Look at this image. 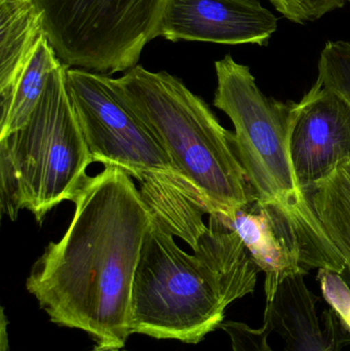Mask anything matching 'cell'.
<instances>
[{"instance_id": "52a82bcc", "label": "cell", "mask_w": 350, "mask_h": 351, "mask_svg": "<svg viewBox=\"0 0 350 351\" xmlns=\"http://www.w3.org/2000/svg\"><path fill=\"white\" fill-rule=\"evenodd\" d=\"M66 82L94 162L121 169L141 185L160 178L185 180L149 130L117 94L113 78L67 67Z\"/></svg>"}, {"instance_id": "ba28073f", "label": "cell", "mask_w": 350, "mask_h": 351, "mask_svg": "<svg viewBox=\"0 0 350 351\" xmlns=\"http://www.w3.org/2000/svg\"><path fill=\"white\" fill-rule=\"evenodd\" d=\"M223 226L244 241L253 262L265 274L266 301L279 285L292 274L310 269L345 270L342 256L322 225L308 222L273 202L252 200L232 214L214 213Z\"/></svg>"}, {"instance_id": "7c38bea8", "label": "cell", "mask_w": 350, "mask_h": 351, "mask_svg": "<svg viewBox=\"0 0 350 351\" xmlns=\"http://www.w3.org/2000/svg\"><path fill=\"white\" fill-rule=\"evenodd\" d=\"M304 276L292 274L279 285L266 301L263 321L283 342V351H334L321 326L318 297L308 289Z\"/></svg>"}, {"instance_id": "9c48e42d", "label": "cell", "mask_w": 350, "mask_h": 351, "mask_svg": "<svg viewBox=\"0 0 350 351\" xmlns=\"http://www.w3.org/2000/svg\"><path fill=\"white\" fill-rule=\"evenodd\" d=\"M290 158L303 191L350 162V103L316 80L298 102Z\"/></svg>"}, {"instance_id": "e0dca14e", "label": "cell", "mask_w": 350, "mask_h": 351, "mask_svg": "<svg viewBox=\"0 0 350 351\" xmlns=\"http://www.w3.org/2000/svg\"><path fill=\"white\" fill-rule=\"evenodd\" d=\"M275 10L296 24L314 22L343 8L350 0H269Z\"/></svg>"}, {"instance_id": "6da1fadb", "label": "cell", "mask_w": 350, "mask_h": 351, "mask_svg": "<svg viewBox=\"0 0 350 351\" xmlns=\"http://www.w3.org/2000/svg\"><path fill=\"white\" fill-rule=\"evenodd\" d=\"M71 202V223L35 262L27 291L53 323L123 348L132 335V291L151 212L133 178L114 167L88 176Z\"/></svg>"}, {"instance_id": "3957f363", "label": "cell", "mask_w": 350, "mask_h": 351, "mask_svg": "<svg viewBox=\"0 0 350 351\" xmlns=\"http://www.w3.org/2000/svg\"><path fill=\"white\" fill-rule=\"evenodd\" d=\"M66 70L64 64L53 70L27 125L0 140L1 210L10 220L28 210L41 224L55 206L71 202L94 162L70 99Z\"/></svg>"}, {"instance_id": "5b68a950", "label": "cell", "mask_w": 350, "mask_h": 351, "mask_svg": "<svg viewBox=\"0 0 350 351\" xmlns=\"http://www.w3.org/2000/svg\"><path fill=\"white\" fill-rule=\"evenodd\" d=\"M227 307L195 257L152 216L134 278L131 334L199 344L220 328Z\"/></svg>"}, {"instance_id": "9a60e30c", "label": "cell", "mask_w": 350, "mask_h": 351, "mask_svg": "<svg viewBox=\"0 0 350 351\" xmlns=\"http://www.w3.org/2000/svg\"><path fill=\"white\" fill-rule=\"evenodd\" d=\"M304 192L327 237L342 256L345 270L340 276L350 286V162Z\"/></svg>"}, {"instance_id": "4fadbf2b", "label": "cell", "mask_w": 350, "mask_h": 351, "mask_svg": "<svg viewBox=\"0 0 350 351\" xmlns=\"http://www.w3.org/2000/svg\"><path fill=\"white\" fill-rule=\"evenodd\" d=\"M45 36L31 0H0V94L10 90Z\"/></svg>"}, {"instance_id": "7a4b0ae2", "label": "cell", "mask_w": 350, "mask_h": 351, "mask_svg": "<svg viewBox=\"0 0 350 351\" xmlns=\"http://www.w3.org/2000/svg\"><path fill=\"white\" fill-rule=\"evenodd\" d=\"M123 102L146 125L181 176L214 213L230 215L255 196L236 156L232 132L182 80L141 65L113 78Z\"/></svg>"}, {"instance_id": "5bb4252c", "label": "cell", "mask_w": 350, "mask_h": 351, "mask_svg": "<svg viewBox=\"0 0 350 351\" xmlns=\"http://www.w3.org/2000/svg\"><path fill=\"white\" fill-rule=\"evenodd\" d=\"M61 64L63 63L49 39L43 36L14 86L0 94V140L22 129L30 121L45 93L49 76Z\"/></svg>"}, {"instance_id": "8fae6325", "label": "cell", "mask_w": 350, "mask_h": 351, "mask_svg": "<svg viewBox=\"0 0 350 351\" xmlns=\"http://www.w3.org/2000/svg\"><path fill=\"white\" fill-rule=\"evenodd\" d=\"M209 224L195 241L192 256L229 306L254 292L260 271L240 235L209 215Z\"/></svg>"}, {"instance_id": "30bf717a", "label": "cell", "mask_w": 350, "mask_h": 351, "mask_svg": "<svg viewBox=\"0 0 350 351\" xmlns=\"http://www.w3.org/2000/svg\"><path fill=\"white\" fill-rule=\"evenodd\" d=\"M277 18L260 0H168L160 36L166 40L266 47Z\"/></svg>"}, {"instance_id": "8992f818", "label": "cell", "mask_w": 350, "mask_h": 351, "mask_svg": "<svg viewBox=\"0 0 350 351\" xmlns=\"http://www.w3.org/2000/svg\"><path fill=\"white\" fill-rule=\"evenodd\" d=\"M60 61L110 76L138 65L160 36L168 0H31Z\"/></svg>"}, {"instance_id": "7402d4cb", "label": "cell", "mask_w": 350, "mask_h": 351, "mask_svg": "<svg viewBox=\"0 0 350 351\" xmlns=\"http://www.w3.org/2000/svg\"><path fill=\"white\" fill-rule=\"evenodd\" d=\"M347 287H349V288L350 289V286H347Z\"/></svg>"}, {"instance_id": "2e32d148", "label": "cell", "mask_w": 350, "mask_h": 351, "mask_svg": "<svg viewBox=\"0 0 350 351\" xmlns=\"http://www.w3.org/2000/svg\"><path fill=\"white\" fill-rule=\"evenodd\" d=\"M318 80L350 103V41H328L318 60Z\"/></svg>"}, {"instance_id": "277c9868", "label": "cell", "mask_w": 350, "mask_h": 351, "mask_svg": "<svg viewBox=\"0 0 350 351\" xmlns=\"http://www.w3.org/2000/svg\"><path fill=\"white\" fill-rule=\"evenodd\" d=\"M215 69L214 106L234 123L232 143L255 194L303 220L318 221L290 158V134L298 102L284 103L265 96L250 68L230 55L216 61Z\"/></svg>"}, {"instance_id": "ac0fdd59", "label": "cell", "mask_w": 350, "mask_h": 351, "mask_svg": "<svg viewBox=\"0 0 350 351\" xmlns=\"http://www.w3.org/2000/svg\"><path fill=\"white\" fill-rule=\"evenodd\" d=\"M220 329L229 337L232 351H275L268 341L273 329L266 322L261 328H252L242 322L224 321Z\"/></svg>"}, {"instance_id": "ffe728a7", "label": "cell", "mask_w": 350, "mask_h": 351, "mask_svg": "<svg viewBox=\"0 0 350 351\" xmlns=\"http://www.w3.org/2000/svg\"><path fill=\"white\" fill-rule=\"evenodd\" d=\"M6 326H8V319L4 315L3 308L1 311V333H0V351H8V332H6Z\"/></svg>"}, {"instance_id": "d6986e66", "label": "cell", "mask_w": 350, "mask_h": 351, "mask_svg": "<svg viewBox=\"0 0 350 351\" xmlns=\"http://www.w3.org/2000/svg\"><path fill=\"white\" fill-rule=\"evenodd\" d=\"M323 295L350 336V289L342 276L329 269H318Z\"/></svg>"}, {"instance_id": "44dd1931", "label": "cell", "mask_w": 350, "mask_h": 351, "mask_svg": "<svg viewBox=\"0 0 350 351\" xmlns=\"http://www.w3.org/2000/svg\"><path fill=\"white\" fill-rule=\"evenodd\" d=\"M90 351H129L125 350L123 348H109V346H101V344H97L94 348Z\"/></svg>"}]
</instances>
